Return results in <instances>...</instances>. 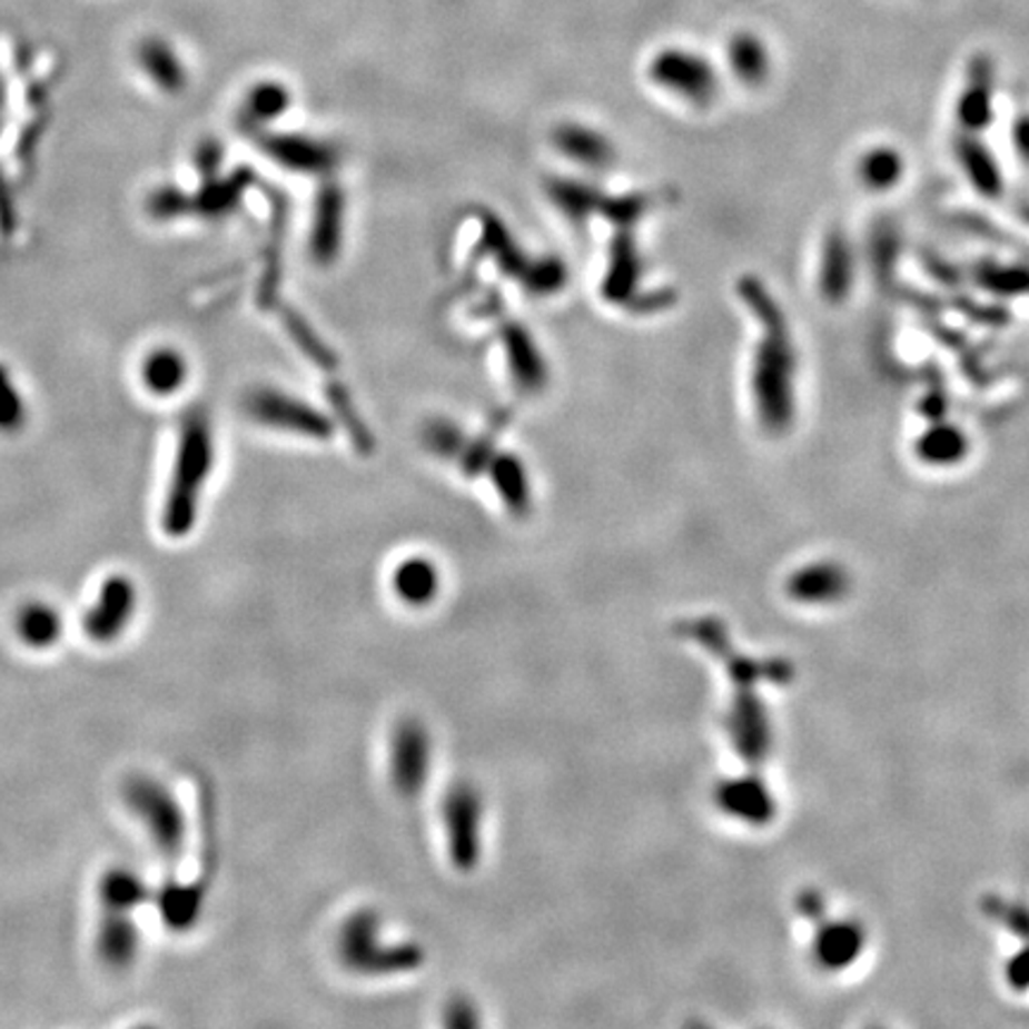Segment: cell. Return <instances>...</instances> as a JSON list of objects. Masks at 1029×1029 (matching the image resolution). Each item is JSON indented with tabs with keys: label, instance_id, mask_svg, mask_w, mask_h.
<instances>
[{
	"label": "cell",
	"instance_id": "obj_1",
	"mask_svg": "<svg viewBox=\"0 0 1029 1029\" xmlns=\"http://www.w3.org/2000/svg\"><path fill=\"white\" fill-rule=\"evenodd\" d=\"M736 296L758 323L751 360V403L758 425L770 436L786 434L797 422L799 356L784 308L753 275L736 281Z\"/></svg>",
	"mask_w": 1029,
	"mask_h": 1029
},
{
	"label": "cell",
	"instance_id": "obj_2",
	"mask_svg": "<svg viewBox=\"0 0 1029 1029\" xmlns=\"http://www.w3.org/2000/svg\"><path fill=\"white\" fill-rule=\"evenodd\" d=\"M122 797L129 811L139 818L167 863H177L187 843V818L175 794L160 780L133 774L127 780Z\"/></svg>",
	"mask_w": 1029,
	"mask_h": 1029
},
{
	"label": "cell",
	"instance_id": "obj_3",
	"mask_svg": "<svg viewBox=\"0 0 1029 1029\" xmlns=\"http://www.w3.org/2000/svg\"><path fill=\"white\" fill-rule=\"evenodd\" d=\"M212 465V448L206 434L200 429H191L184 438L181 455L175 472V484L167 496L162 525L170 536H187L194 530L196 513H198V498L200 488L206 484V477Z\"/></svg>",
	"mask_w": 1029,
	"mask_h": 1029
},
{
	"label": "cell",
	"instance_id": "obj_4",
	"mask_svg": "<svg viewBox=\"0 0 1029 1029\" xmlns=\"http://www.w3.org/2000/svg\"><path fill=\"white\" fill-rule=\"evenodd\" d=\"M649 79L657 89L694 108H708L720 91V79L711 60L684 48L661 50L649 65Z\"/></svg>",
	"mask_w": 1029,
	"mask_h": 1029
},
{
	"label": "cell",
	"instance_id": "obj_5",
	"mask_svg": "<svg viewBox=\"0 0 1029 1029\" xmlns=\"http://www.w3.org/2000/svg\"><path fill=\"white\" fill-rule=\"evenodd\" d=\"M137 611V586L131 580L117 575L100 586L96 603L83 615V632L98 644H110L120 639Z\"/></svg>",
	"mask_w": 1029,
	"mask_h": 1029
},
{
	"label": "cell",
	"instance_id": "obj_6",
	"mask_svg": "<svg viewBox=\"0 0 1029 1029\" xmlns=\"http://www.w3.org/2000/svg\"><path fill=\"white\" fill-rule=\"evenodd\" d=\"M250 410L263 422V425L277 427V429L306 434L313 438H327L334 432L332 422L323 413L308 406V403H303L294 396H286L281 392L263 389L260 394L253 396Z\"/></svg>",
	"mask_w": 1029,
	"mask_h": 1029
},
{
	"label": "cell",
	"instance_id": "obj_7",
	"mask_svg": "<svg viewBox=\"0 0 1029 1029\" xmlns=\"http://www.w3.org/2000/svg\"><path fill=\"white\" fill-rule=\"evenodd\" d=\"M501 342L505 363H508L513 384L525 394H538L548 384V367L538 350L532 332L517 323V319H505L501 323Z\"/></svg>",
	"mask_w": 1029,
	"mask_h": 1029
},
{
	"label": "cell",
	"instance_id": "obj_8",
	"mask_svg": "<svg viewBox=\"0 0 1029 1029\" xmlns=\"http://www.w3.org/2000/svg\"><path fill=\"white\" fill-rule=\"evenodd\" d=\"M993 89H997L993 62L987 56H974L968 65L966 87L956 106L960 129L982 133L989 127L993 120Z\"/></svg>",
	"mask_w": 1029,
	"mask_h": 1029
},
{
	"label": "cell",
	"instance_id": "obj_9",
	"mask_svg": "<svg viewBox=\"0 0 1029 1029\" xmlns=\"http://www.w3.org/2000/svg\"><path fill=\"white\" fill-rule=\"evenodd\" d=\"M634 225H617V234L611 244V260L601 281V294L609 303H627L641 279V258L634 239Z\"/></svg>",
	"mask_w": 1029,
	"mask_h": 1029
},
{
	"label": "cell",
	"instance_id": "obj_10",
	"mask_svg": "<svg viewBox=\"0 0 1029 1029\" xmlns=\"http://www.w3.org/2000/svg\"><path fill=\"white\" fill-rule=\"evenodd\" d=\"M344 222H346V196L334 181H329L323 189H319L317 204H315L310 250L317 263L327 265L339 256L342 239H344Z\"/></svg>",
	"mask_w": 1029,
	"mask_h": 1029
},
{
	"label": "cell",
	"instance_id": "obj_11",
	"mask_svg": "<svg viewBox=\"0 0 1029 1029\" xmlns=\"http://www.w3.org/2000/svg\"><path fill=\"white\" fill-rule=\"evenodd\" d=\"M853 248L841 231H832L824 239L820 267H818V289L827 303H843L849 298L855 279L853 267Z\"/></svg>",
	"mask_w": 1029,
	"mask_h": 1029
},
{
	"label": "cell",
	"instance_id": "obj_12",
	"mask_svg": "<svg viewBox=\"0 0 1029 1029\" xmlns=\"http://www.w3.org/2000/svg\"><path fill=\"white\" fill-rule=\"evenodd\" d=\"M553 146L577 165L603 170L615 162V146L603 131L580 122H563L553 131Z\"/></svg>",
	"mask_w": 1029,
	"mask_h": 1029
},
{
	"label": "cell",
	"instance_id": "obj_13",
	"mask_svg": "<svg viewBox=\"0 0 1029 1029\" xmlns=\"http://www.w3.org/2000/svg\"><path fill=\"white\" fill-rule=\"evenodd\" d=\"M789 596L799 603H834L847 596L849 575L837 563L822 561L801 567L786 584Z\"/></svg>",
	"mask_w": 1029,
	"mask_h": 1029
},
{
	"label": "cell",
	"instance_id": "obj_14",
	"mask_svg": "<svg viewBox=\"0 0 1029 1029\" xmlns=\"http://www.w3.org/2000/svg\"><path fill=\"white\" fill-rule=\"evenodd\" d=\"M265 150L284 167H291V170L308 175H325L336 165V160H339V154H336L334 146L308 137L265 139Z\"/></svg>",
	"mask_w": 1029,
	"mask_h": 1029
},
{
	"label": "cell",
	"instance_id": "obj_15",
	"mask_svg": "<svg viewBox=\"0 0 1029 1029\" xmlns=\"http://www.w3.org/2000/svg\"><path fill=\"white\" fill-rule=\"evenodd\" d=\"M970 438L953 422H932L916 442V458L937 469L956 467L968 458Z\"/></svg>",
	"mask_w": 1029,
	"mask_h": 1029
},
{
	"label": "cell",
	"instance_id": "obj_16",
	"mask_svg": "<svg viewBox=\"0 0 1029 1029\" xmlns=\"http://www.w3.org/2000/svg\"><path fill=\"white\" fill-rule=\"evenodd\" d=\"M956 158L968 181L982 196L997 198L1003 191L1001 165L993 158V150H989L980 139V133L963 131V137L956 144Z\"/></svg>",
	"mask_w": 1029,
	"mask_h": 1029
},
{
	"label": "cell",
	"instance_id": "obj_17",
	"mask_svg": "<svg viewBox=\"0 0 1029 1029\" xmlns=\"http://www.w3.org/2000/svg\"><path fill=\"white\" fill-rule=\"evenodd\" d=\"M906 177V158L897 146L874 144L855 160V179L868 194H889Z\"/></svg>",
	"mask_w": 1029,
	"mask_h": 1029
},
{
	"label": "cell",
	"instance_id": "obj_18",
	"mask_svg": "<svg viewBox=\"0 0 1029 1029\" xmlns=\"http://www.w3.org/2000/svg\"><path fill=\"white\" fill-rule=\"evenodd\" d=\"M865 934L855 922H822L815 932L813 953L824 970H843L863 951Z\"/></svg>",
	"mask_w": 1029,
	"mask_h": 1029
},
{
	"label": "cell",
	"instance_id": "obj_19",
	"mask_svg": "<svg viewBox=\"0 0 1029 1029\" xmlns=\"http://www.w3.org/2000/svg\"><path fill=\"white\" fill-rule=\"evenodd\" d=\"M139 930L131 913H106L98 927L96 951L98 958L112 970H125L139 953Z\"/></svg>",
	"mask_w": 1029,
	"mask_h": 1029
},
{
	"label": "cell",
	"instance_id": "obj_20",
	"mask_svg": "<svg viewBox=\"0 0 1029 1029\" xmlns=\"http://www.w3.org/2000/svg\"><path fill=\"white\" fill-rule=\"evenodd\" d=\"M732 734L739 753L746 755L751 763H758L761 758H765L770 749L768 720L761 701L753 694H741L736 699L732 713Z\"/></svg>",
	"mask_w": 1029,
	"mask_h": 1029
},
{
	"label": "cell",
	"instance_id": "obj_21",
	"mask_svg": "<svg viewBox=\"0 0 1029 1029\" xmlns=\"http://www.w3.org/2000/svg\"><path fill=\"white\" fill-rule=\"evenodd\" d=\"M730 70L739 83L749 89L763 87L772 70L768 43L753 31H736L728 46Z\"/></svg>",
	"mask_w": 1029,
	"mask_h": 1029
},
{
	"label": "cell",
	"instance_id": "obj_22",
	"mask_svg": "<svg viewBox=\"0 0 1029 1029\" xmlns=\"http://www.w3.org/2000/svg\"><path fill=\"white\" fill-rule=\"evenodd\" d=\"M718 801L730 815L751 824H765L774 815L770 791L753 778L724 782L718 791Z\"/></svg>",
	"mask_w": 1029,
	"mask_h": 1029
},
{
	"label": "cell",
	"instance_id": "obj_23",
	"mask_svg": "<svg viewBox=\"0 0 1029 1029\" xmlns=\"http://www.w3.org/2000/svg\"><path fill=\"white\" fill-rule=\"evenodd\" d=\"M65 630L62 615L50 603L31 601L22 605L14 617V632L24 646L33 651H46L56 646Z\"/></svg>",
	"mask_w": 1029,
	"mask_h": 1029
},
{
	"label": "cell",
	"instance_id": "obj_24",
	"mask_svg": "<svg viewBox=\"0 0 1029 1029\" xmlns=\"http://www.w3.org/2000/svg\"><path fill=\"white\" fill-rule=\"evenodd\" d=\"M98 893L106 913H131L150 899L148 884L127 868L108 870L98 884Z\"/></svg>",
	"mask_w": 1029,
	"mask_h": 1029
},
{
	"label": "cell",
	"instance_id": "obj_25",
	"mask_svg": "<svg viewBox=\"0 0 1029 1029\" xmlns=\"http://www.w3.org/2000/svg\"><path fill=\"white\" fill-rule=\"evenodd\" d=\"M492 472L494 486L498 488L501 498L513 513H527L530 511V479L527 469L520 463L513 453H494L492 463L486 467Z\"/></svg>",
	"mask_w": 1029,
	"mask_h": 1029
},
{
	"label": "cell",
	"instance_id": "obj_26",
	"mask_svg": "<svg viewBox=\"0 0 1029 1029\" xmlns=\"http://www.w3.org/2000/svg\"><path fill=\"white\" fill-rule=\"evenodd\" d=\"M546 194L558 206V210L577 225H584L588 217L596 215L603 204L598 189L575 179H548Z\"/></svg>",
	"mask_w": 1029,
	"mask_h": 1029
},
{
	"label": "cell",
	"instance_id": "obj_27",
	"mask_svg": "<svg viewBox=\"0 0 1029 1029\" xmlns=\"http://www.w3.org/2000/svg\"><path fill=\"white\" fill-rule=\"evenodd\" d=\"M187 373H189L187 360H184L177 350L158 348V350H150L146 356L141 377H144V384L148 386V392H154L158 396H167V394H177L181 389L184 379H187Z\"/></svg>",
	"mask_w": 1029,
	"mask_h": 1029
},
{
	"label": "cell",
	"instance_id": "obj_28",
	"mask_svg": "<svg viewBox=\"0 0 1029 1029\" xmlns=\"http://www.w3.org/2000/svg\"><path fill=\"white\" fill-rule=\"evenodd\" d=\"M200 903H204V897L200 891L194 887H179L170 884L160 893V910L165 922L175 927V930H187L200 913Z\"/></svg>",
	"mask_w": 1029,
	"mask_h": 1029
},
{
	"label": "cell",
	"instance_id": "obj_29",
	"mask_svg": "<svg viewBox=\"0 0 1029 1029\" xmlns=\"http://www.w3.org/2000/svg\"><path fill=\"white\" fill-rule=\"evenodd\" d=\"M520 281L525 284V289L534 296H553L565 286L567 269H565V263L558 258L534 260L527 265L525 275L520 277Z\"/></svg>",
	"mask_w": 1029,
	"mask_h": 1029
},
{
	"label": "cell",
	"instance_id": "obj_30",
	"mask_svg": "<svg viewBox=\"0 0 1029 1029\" xmlns=\"http://www.w3.org/2000/svg\"><path fill=\"white\" fill-rule=\"evenodd\" d=\"M422 442H425V446L432 453L442 455V458L458 461L461 453L465 451L467 436L458 425H453L451 419L442 417V419L427 422L425 429H422Z\"/></svg>",
	"mask_w": 1029,
	"mask_h": 1029
},
{
	"label": "cell",
	"instance_id": "obj_31",
	"mask_svg": "<svg viewBox=\"0 0 1029 1029\" xmlns=\"http://www.w3.org/2000/svg\"><path fill=\"white\" fill-rule=\"evenodd\" d=\"M436 584V572L427 561H408L396 572V588L413 601H425Z\"/></svg>",
	"mask_w": 1029,
	"mask_h": 1029
},
{
	"label": "cell",
	"instance_id": "obj_32",
	"mask_svg": "<svg viewBox=\"0 0 1029 1029\" xmlns=\"http://www.w3.org/2000/svg\"><path fill=\"white\" fill-rule=\"evenodd\" d=\"M982 281L987 289L1006 294V296H1018L1029 291V269L1025 267H989L982 275Z\"/></svg>",
	"mask_w": 1029,
	"mask_h": 1029
},
{
	"label": "cell",
	"instance_id": "obj_33",
	"mask_svg": "<svg viewBox=\"0 0 1029 1029\" xmlns=\"http://www.w3.org/2000/svg\"><path fill=\"white\" fill-rule=\"evenodd\" d=\"M286 106H289V93H286L281 87H275V83H267V87L258 89L253 93L250 100V115L256 120H273Z\"/></svg>",
	"mask_w": 1029,
	"mask_h": 1029
},
{
	"label": "cell",
	"instance_id": "obj_34",
	"mask_svg": "<svg viewBox=\"0 0 1029 1029\" xmlns=\"http://www.w3.org/2000/svg\"><path fill=\"white\" fill-rule=\"evenodd\" d=\"M1006 982L1016 991L1029 989V947L1020 949L1006 963Z\"/></svg>",
	"mask_w": 1029,
	"mask_h": 1029
},
{
	"label": "cell",
	"instance_id": "obj_35",
	"mask_svg": "<svg viewBox=\"0 0 1029 1029\" xmlns=\"http://www.w3.org/2000/svg\"><path fill=\"white\" fill-rule=\"evenodd\" d=\"M1010 141H1013L1016 156L1020 162L1029 167V112H1020L1013 122V131H1010Z\"/></svg>",
	"mask_w": 1029,
	"mask_h": 1029
}]
</instances>
